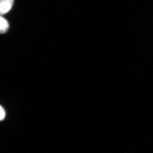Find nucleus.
<instances>
[{"mask_svg": "<svg viewBox=\"0 0 153 153\" xmlns=\"http://www.w3.org/2000/svg\"><path fill=\"white\" fill-rule=\"evenodd\" d=\"M9 24L7 21L0 16V34L5 33L8 30Z\"/></svg>", "mask_w": 153, "mask_h": 153, "instance_id": "2", "label": "nucleus"}, {"mask_svg": "<svg viewBox=\"0 0 153 153\" xmlns=\"http://www.w3.org/2000/svg\"><path fill=\"white\" fill-rule=\"evenodd\" d=\"M14 0H0V16L7 13L12 8Z\"/></svg>", "mask_w": 153, "mask_h": 153, "instance_id": "1", "label": "nucleus"}, {"mask_svg": "<svg viewBox=\"0 0 153 153\" xmlns=\"http://www.w3.org/2000/svg\"><path fill=\"white\" fill-rule=\"evenodd\" d=\"M6 116V112L2 107L0 105V121L4 120Z\"/></svg>", "mask_w": 153, "mask_h": 153, "instance_id": "3", "label": "nucleus"}]
</instances>
